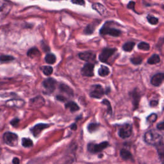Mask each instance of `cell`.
<instances>
[{
  "instance_id": "obj_1",
  "label": "cell",
  "mask_w": 164,
  "mask_h": 164,
  "mask_svg": "<svg viewBox=\"0 0 164 164\" xmlns=\"http://www.w3.org/2000/svg\"><path fill=\"white\" fill-rule=\"evenodd\" d=\"M145 142L150 145L157 146L163 142V137L159 133L154 130L148 131L144 135Z\"/></svg>"
},
{
  "instance_id": "obj_2",
  "label": "cell",
  "mask_w": 164,
  "mask_h": 164,
  "mask_svg": "<svg viewBox=\"0 0 164 164\" xmlns=\"http://www.w3.org/2000/svg\"><path fill=\"white\" fill-rule=\"evenodd\" d=\"M110 21L106 22L104 24L103 27L100 29V34L101 35H110L112 37H119L122 34V31L117 28H112L110 27Z\"/></svg>"
},
{
  "instance_id": "obj_3",
  "label": "cell",
  "mask_w": 164,
  "mask_h": 164,
  "mask_svg": "<svg viewBox=\"0 0 164 164\" xmlns=\"http://www.w3.org/2000/svg\"><path fill=\"white\" fill-rule=\"evenodd\" d=\"M4 142L10 146L14 147L18 144V136L12 132H6L3 136Z\"/></svg>"
},
{
  "instance_id": "obj_4",
  "label": "cell",
  "mask_w": 164,
  "mask_h": 164,
  "mask_svg": "<svg viewBox=\"0 0 164 164\" xmlns=\"http://www.w3.org/2000/svg\"><path fill=\"white\" fill-rule=\"evenodd\" d=\"M12 9L11 3L8 0H0V19L6 16Z\"/></svg>"
},
{
  "instance_id": "obj_5",
  "label": "cell",
  "mask_w": 164,
  "mask_h": 164,
  "mask_svg": "<svg viewBox=\"0 0 164 164\" xmlns=\"http://www.w3.org/2000/svg\"><path fill=\"white\" fill-rule=\"evenodd\" d=\"M117 51L116 48H105L99 56V59L101 62L108 63L109 59Z\"/></svg>"
},
{
  "instance_id": "obj_6",
  "label": "cell",
  "mask_w": 164,
  "mask_h": 164,
  "mask_svg": "<svg viewBox=\"0 0 164 164\" xmlns=\"http://www.w3.org/2000/svg\"><path fill=\"white\" fill-rule=\"evenodd\" d=\"M108 146H109V143L107 142H103L99 144L91 143L88 145L87 150L91 153H97L106 148Z\"/></svg>"
},
{
  "instance_id": "obj_7",
  "label": "cell",
  "mask_w": 164,
  "mask_h": 164,
  "mask_svg": "<svg viewBox=\"0 0 164 164\" xmlns=\"http://www.w3.org/2000/svg\"><path fill=\"white\" fill-rule=\"evenodd\" d=\"M104 94V89L100 85H93L91 88V92H90V96H91V97L96 98V99H100Z\"/></svg>"
},
{
  "instance_id": "obj_8",
  "label": "cell",
  "mask_w": 164,
  "mask_h": 164,
  "mask_svg": "<svg viewBox=\"0 0 164 164\" xmlns=\"http://www.w3.org/2000/svg\"><path fill=\"white\" fill-rule=\"evenodd\" d=\"M43 87L45 88L46 93H52L56 88V81L53 78H47L43 81Z\"/></svg>"
},
{
  "instance_id": "obj_9",
  "label": "cell",
  "mask_w": 164,
  "mask_h": 164,
  "mask_svg": "<svg viewBox=\"0 0 164 164\" xmlns=\"http://www.w3.org/2000/svg\"><path fill=\"white\" fill-rule=\"evenodd\" d=\"M132 134V126L129 124H126L119 129V136L122 138H127Z\"/></svg>"
},
{
  "instance_id": "obj_10",
  "label": "cell",
  "mask_w": 164,
  "mask_h": 164,
  "mask_svg": "<svg viewBox=\"0 0 164 164\" xmlns=\"http://www.w3.org/2000/svg\"><path fill=\"white\" fill-rule=\"evenodd\" d=\"M78 56L82 60L86 61L88 63L94 62L96 58V54L92 51H85L83 53H79Z\"/></svg>"
},
{
  "instance_id": "obj_11",
  "label": "cell",
  "mask_w": 164,
  "mask_h": 164,
  "mask_svg": "<svg viewBox=\"0 0 164 164\" xmlns=\"http://www.w3.org/2000/svg\"><path fill=\"white\" fill-rule=\"evenodd\" d=\"M94 65L93 64L87 63L84 65V68L81 69V75L84 76L91 77L94 75Z\"/></svg>"
},
{
  "instance_id": "obj_12",
  "label": "cell",
  "mask_w": 164,
  "mask_h": 164,
  "mask_svg": "<svg viewBox=\"0 0 164 164\" xmlns=\"http://www.w3.org/2000/svg\"><path fill=\"white\" fill-rule=\"evenodd\" d=\"M45 103L44 98L41 96H37L30 100V106L34 109H40Z\"/></svg>"
},
{
  "instance_id": "obj_13",
  "label": "cell",
  "mask_w": 164,
  "mask_h": 164,
  "mask_svg": "<svg viewBox=\"0 0 164 164\" xmlns=\"http://www.w3.org/2000/svg\"><path fill=\"white\" fill-rule=\"evenodd\" d=\"M50 126V125L46 124H38L33 127L30 131L34 137H38L39 134L42 132V131Z\"/></svg>"
},
{
  "instance_id": "obj_14",
  "label": "cell",
  "mask_w": 164,
  "mask_h": 164,
  "mask_svg": "<svg viewBox=\"0 0 164 164\" xmlns=\"http://www.w3.org/2000/svg\"><path fill=\"white\" fill-rule=\"evenodd\" d=\"M163 78H164V75L163 73H158L152 77L151 82L152 85H153L154 86L158 87L162 84Z\"/></svg>"
},
{
  "instance_id": "obj_15",
  "label": "cell",
  "mask_w": 164,
  "mask_h": 164,
  "mask_svg": "<svg viewBox=\"0 0 164 164\" xmlns=\"http://www.w3.org/2000/svg\"><path fill=\"white\" fill-rule=\"evenodd\" d=\"M97 22L92 23L91 24H89L86 27L84 31V34L85 35H91L94 32L95 28L97 26Z\"/></svg>"
},
{
  "instance_id": "obj_16",
  "label": "cell",
  "mask_w": 164,
  "mask_h": 164,
  "mask_svg": "<svg viewBox=\"0 0 164 164\" xmlns=\"http://www.w3.org/2000/svg\"><path fill=\"white\" fill-rule=\"evenodd\" d=\"M92 9L101 15H103L106 10L105 7L102 4L99 3H94L92 5Z\"/></svg>"
},
{
  "instance_id": "obj_17",
  "label": "cell",
  "mask_w": 164,
  "mask_h": 164,
  "mask_svg": "<svg viewBox=\"0 0 164 164\" xmlns=\"http://www.w3.org/2000/svg\"><path fill=\"white\" fill-rule=\"evenodd\" d=\"M120 154H121V157H122V158L125 160L132 159V154H131V153L129 151H128L125 149H122L121 150Z\"/></svg>"
},
{
  "instance_id": "obj_18",
  "label": "cell",
  "mask_w": 164,
  "mask_h": 164,
  "mask_svg": "<svg viewBox=\"0 0 164 164\" xmlns=\"http://www.w3.org/2000/svg\"><path fill=\"white\" fill-rule=\"evenodd\" d=\"M27 55L30 58H35V57L39 56L40 55V53L37 48L33 47L28 50Z\"/></svg>"
},
{
  "instance_id": "obj_19",
  "label": "cell",
  "mask_w": 164,
  "mask_h": 164,
  "mask_svg": "<svg viewBox=\"0 0 164 164\" xmlns=\"http://www.w3.org/2000/svg\"><path fill=\"white\" fill-rule=\"evenodd\" d=\"M135 45V43L134 42H132V41H129V42L126 43L124 45L122 46V50L126 52H130L132 51Z\"/></svg>"
},
{
  "instance_id": "obj_20",
  "label": "cell",
  "mask_w": 164,
  "mask_h": 164,
  "mask_svg": "<svg viewBox=\"0 0 164 164\" xmlns=\"http://www.w3.org/2000/svg\"><path fill=\"white\" fill-rule=\"evenodd\" d=\"M65 108L70 109V110L72 112L78 111L80 109L78 105L73 101H69L68 103H66V105H65Z\"/></svg>"
},
{
  "instance_id": "obj_21",
  "label": "cell",
  "mask_w": 164,
  "mask_h": 164,
  "mask_svg": "<svg viewBox=\"0 0 164 164\" xmlns=\"http://www.w3.org/2000/svg\"><path fill=\"white\" fill-rule=\"evenodd\" d=\"M160 62V56L158 55L157 54H154L150 58L147 60V63L149 64H158Z\"/></svg>"
},
{
  "instance_id": "obj_22",
  "label": "cell",
  "mask_w": 164,
  "mask_h": 164,
  "mask_svg": "<svg viewBox=\"0 0 164 164\" xmlns=\"http://www.w3.org/2000/svg\"><path fill=\"white\" fill-rule=\"evenodd\" d=\"M98 73L101 76H106L109 75L110 70L107 67L105 66V65H101V68L99 69V71H98Z\"/></svg>"
},
{
  "instance_id": "obj_23",
  "label": "cell",
  "mask_w": 164,
  "mask_h": 164,
  "mask_svg": "<svg viewBox=\"0 0 164 164\" xmlns=\"http://www.w3.org/2000/svg\"><path fill=\"white\" fill-rule=\"evenodd\" d=\"M45 61L49 64H53L56 62V56L52 53L47 54L45 56Z\"/></svg>"
},
{
  "instance_id": "obj_24",
  "label": "cell",
  "mask_w": 164,
  "mask_h": 164,
  "mask_svg": "<svg viewBox=\"0 0 164 164\" xmlns=\"http://www.w3.org/2000/svg\"><path fill=\"white\" fill-rule=\"evenodd\" d=\"M138 48L141 50L144 51H149L150 49V46L148 43L145 42H141L138 44Z\"/></svg>"
},
{
  "instance_id": "obj_25",
  "label": "cell",
  "mask_w": 164,
  "mask_h": 164,
  "mask_svg": "<svg viewBox=\"0 0 164 164\" xmlns=\"http://www.w3.org/2000/svg\"><path fill=\"white\" fill-rule=\"evenodd\" d=\"M33 142L30 138H23L22 139V145L24 147H30L33 146Z\"/></svg>"
},
{
  "instance_id": "obj_26",
  "label": "cell",
  "mask_w": 164,
  "mask_h": 164,
  "mask_svg": "<svg viewBox=\"0 0 164 164\" xmlns=\"http://www.w3.org/2000/svg\"><path fill=\"white\" fill-rule=\"evenodd\" d=\"M14 60V58L12 56L9 55H2L0 56V62L2 63L9 62Z\"/></svg>"
},
{
  "instance_id": "obj_27",
  "label": "cell",
  "mask_w": 164,
  "mask_h": 164,
  "mask_svg": "<svg viewBox=\"0 0 164 164\" xmlns=\"http://www.w3.org/2000/svg\"><path fill=\"white\" fill-rule=\"evenodd\" d=\"M42 71L45 75L50 76L53 73V69L51 66H44L42 68Z\"/></svg>"
},
{
  "instance_id": "obj_28",
  "label": "cell",
  "mask_w": 164,
  "mask_h": 164,
  "mask_svg": "<svg viewBox=\"0 0 164 164\" xmlns=\"http://www.w3.org/2000/svg\"><path fill=\"white\" fill-rule=\"evenodd\" d=\"M147 19L148 21V22L151 24H153V25H156V24L158 23V19L153 17V16H151V15H148L147 16Z\"/></svg>"
},
{
  "instance_id": "obj_29",
  "label": "cell",
  "mask_w": 164,
  "mask_h": 164,
  "mask_svg": "<svg viewBox=\"0 0 164 164\" xmlns=\"http://www.w3.org/2000/svg\"><path fill=\"white\" fill-rule=\"evenodd\" d=\"M157 149H158V154H159V155H160V157L162 160L163 161V153H164L163 143V142H161L159 145L157 146Z\"/></svg>"
},
{
  "instance_id": "obj_30",
  "label": "cell",
  "mask_w": 164,
  "mask_h": 164,
  "mask_svg": "<svg viewBox=\"0 0 164 164\" xmlns=\"http://www.w3.org/2000/svg\"><path fill=\"white\" fill-rule=\"evenodd\" d=\"M60 89L61 91L66 92L68 94H69V95L72 94V90L69 87L65 85L64 84L61 85L60 86Z\"/></svg>"
},
{
  "instance_id": "obj_31",
  "label": "cell",
  "mask_w": 164,
  "mask_h": 164,
  "mask_svg": "<svg viewBox=\"0 0 164 164\" xmlns=\"http://www.w3.org/2000/svg\"><path fill=\"white\" fill-rule=\"evenodd\" d=\"M130 61H131V62L135 64V65H139L142 63V59L141 58V57H139V56L132 57V58L130 59Z\"/></svg>"
},
{
  "instance_id": "obj_32",
  "label": "cell",
  "mask_w": 164,
  "mask_h": 164,
  "mask_svg": "<svg viewBox=\"0 0 164 164\" xmlns=\"http://www.w3.org/2000/svg\"><path fill=\"white\" fill-rule=\"evenodd\" d=\"M98 127H99V125L97 123H91L88 126V130L90 132H92L96 131Z\"/></svg>"
},
{
  "instance_id": "obj_33",
  "label": "cell",
  "mask_w": 164,
  "mask_h": 164,
  "mask_svg": "<svg viewBox=\"0 0 164 164\" xmlns=\"http://www.w3.org/2000/svg\"><path fill=\"white\" fill-rule=\"evenodd\" d=\"M157 119V114H155V113H152L149 117H147V121L150 123H153L154 122L156 121Z\"/></svg>"
},
{
  "instance_id": "obj_34",
  "label": "cell",
  "mask_w": 164,
  "mask_h": 164,
  "mask_svg": "<svg viewBox=\"0 0 164 164\" xmlns=\"http://www.w3.org/2000/svg\"><path fill=\"white\" fill-rule=\"evenodd\" d=\"M132 97H133V100H134L133 104L135 105V106H137L138 103L139 102V94H137L135 92V91H134V92H133Z\"/></svg>"
},
{
  "instance_id": "obj_35",
  "label": "cell",
  "mask_w": 164,
  "mask_h": 164,
  "mask_svg": "<svg viewBox=\"0 0 164 164\" xmlns=\"http://www.w3.org/2000/svg\"><path fill=\"white\" fill-rule=\"evenodd\" d=\"M71 2L73 4H76V5H79L81 6H85V2L84 0H71Z\"/></svg>"
},
{
  "instance_id": "obj_36",
  "label": "cell",
  "mask_w": 164,
  "mask_h": 164,
  "mask_svg": "<svg viewBox=\"0 0 164 164\" xmlns=\"http://www.w3.org/2000/svg\"><path fill=\"white\" fill-rule=\"evenodd\" d=\"M102 103L103 104H104V105H106V106H108V110H109V113H110V114H111L112 113V106H111V105H110V102L107 100H103V101L102 102Z\"/></svg>"
},
{
  "instance_id": "obj_37",
  "label": "cell",
  "mask_w": 164,
  "mask_h": 164,
  "mask_svg": "<svg viewBox=\"0 0 164 164\" xmlns=\"http://www.w3.org/2000/svg\"><path fill=\"white\" fill-rule=\"evenodd\" d=\"M135 2H133V1H131L129 2V3L128 4V8L129 9L132 10L133 11L135 12Z\"/></svg>"
},
{
  "instance_id": "obj_38",
  "label": "cell",
  "mask_w": 164,
  "mask_h": 164,
  "mask_svg": "<svg viewBox=\"0 0 164 164\" xmlns=\"http://www.w3.org/2000/svg\"><path fill=\"white\" fill-rule=\"evenodd\" d=\"M19 119H18V118H15V119H14L13 120L11 121L10 122V124L13 126H17L19 124Z\"/></svg>"
},
{
  "instance_id": "obj_39",
  "label": "cell",
  "mask_w": 164,
  "mask_h": 164,
  "mask_svg": "<svg viewBox=\"0 0 164 164\" xmlns=\"http://www.w3.org/2000/svg\"><path fill=\"white\" fill-rule=\"evenodd\" d=\"M158 101L157 100H152L151 102H150V105L151 106H157L158 105Z\"/></svg>"
},
{
  "instance_id": "obj_40",
  "label": "cell",
  "mask_w": 164,
  "mask_h": 164,
  "mask_svg": "<svg viewBox=\"0 0 164 164\" xmlns=\"http://www.w3.org/2000/svg\"><path fill=\"white\" fill-rule=\"evenodd\" d=\"M163 128H164V126H163V122H161L160 123H159V124L157 125V128L159 129V130H163Z\"/></svg>"
},
{
  "instance_id": "obj_41",
  "label": "cell",
  "mask_w": 164,
  "mask_h": 164,
  "mask_svg": "<svg viewBox=\"0 0 164 164\" xmlns=\"http://www.w3.org/2000/svg\"><path fill=\"white\" fill-rule=\"evenodd\" d=\"M56 99L60 101H65V100H66L64 96H58L56 97Z\"/></svg>"
},
{
  "instance_id": "obj_42",
  "label": "cell",
  "mask_w": 164,
  "mask_h": 164,
  "mask_svg": "<svg viewBox=\"0 0 164 164\" xmlns=\"http://www.w3.org/2000/svg\"><path fill=\"white\" fill-rule=\"evenodd\" d=\"M12 163L13 164H19L20 163V161H19V159L18 158H14L13 160H12Z\"/></svg>"
},
{
  "instance_id": "obj_43",
  "label": "cell",
  "mask_w": 164,
  "mask_h": 164,
  "mask_svg": "<svg viewBox=\"0 0 164 164\" xmlns=\"http://www.w3.org/2000/svg\"><path fill=\"white\" fill-rule=\"evenodd\" d=\"M71 128L72 129H73V130H76V129H77V126H76V124H73V125H71Z\"/></svg>"
},
{
  "instance_id": "obj_44",
  "label": "cell",
  "mask_w": 164,
  "mask_h": 164,
  "mask_svg": "<svg viewBox=\"0 0 164 164\" xmlns=\"http://www.w3.org/2000/svg\"><path fill=\"white\" fill-rule=\"evenodd\" d=\"M50 1H60V0H50Z\"/></svg>"
}]
</instances>
